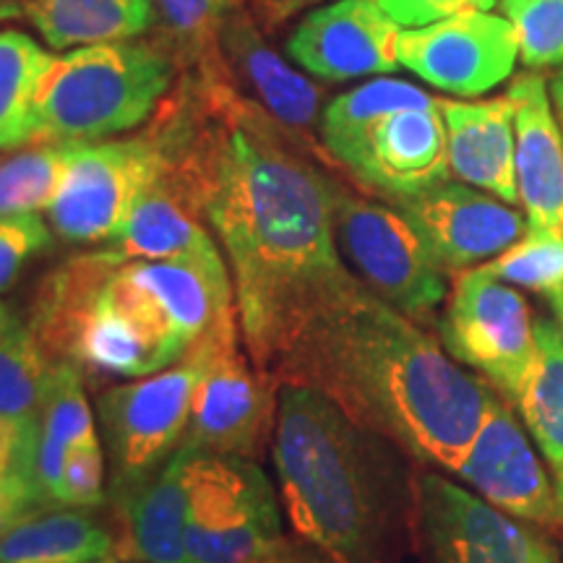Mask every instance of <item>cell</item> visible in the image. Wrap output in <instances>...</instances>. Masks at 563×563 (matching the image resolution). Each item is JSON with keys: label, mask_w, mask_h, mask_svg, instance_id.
Masks as SVG:
<instances>
[{"label": "cell", "mask_w": 563, "mask_h": 563, "mask_svg": "<svg viewBox=\"0 0 563 563\" xmlns=\"http://www.w3.org/2000/svg\"><path fill=\"white\" fill-rule=\"evenodd\" d=\"M55 361L42 350L30 323L13 319L0 340V415L37 418Z\"/></svg>", "instance_id": "obj_28"}, {"label": "cell", "mask_w": 563, "mask_h": 563, "mask_svg": "<svg viewBox=\"0 0 563 563\" xmlns=\"http://www.w3.org/2000/svg\"><path fill=\"white\" fill-rule=\"evenodd\" d=\"M287 519L327 563H405L418 553L412 456L321 391L279 386L272 439Z\"/></svg>", "instance_id": "obj_3"}, {"label": "cell", "mask_w": 563, "mask_h": 563, "mask_svg": "<svg viewBox=\"0 0 563 563\" xmlns=\"http://www.w3.org/2000/svg\"><path fill=\"white\" fill-rule=\"evenodd\" d=\"M272 376L279 386L321 391L415 462L449 475L467 454L496 394L365 285L327 308Z\"/></svg>", "instance_id": "obj_2"}, {"label": "cell", "mask_w": 563, "mask_h": 563, "mask_svg": "<svg viewBox=\"0 0 563 563\" xmlns=\"http://www.w3.org/2000/svg\"><path fill=\"white\" fill-rule=\"evenodd\" d=\"M274 561L277 563H327L323 559H319L311 548H306L302 543H290V540H287V545L282 548Z\"/></svg>", "instance_id": "obj_38"}, {"label": "cell", "mask_w": 563, "mask_h": 563, "mask_svg": "<svg viewBox=\"0 0 563 563\" xmlns=\"http://www.w3.org/2000/svg\"><path fill=\"white\" fill-rule=\"evenodd\" d=\"M222 66L274 121L292 131H311L319 121L323 91L266 45L253 19L238 5L220 32Z\"/></svg>", "instance_id": "obj_19"}, {"label": "cell", "mask_w": 563, "mask_h": 563, "mask_svg": "<svg viewBox=\"0 0 563 563\" xmlns=\"http://www.w3.org/2000/svg\"><path fill=\"white\" fill-rule=\"evenodd\" d=\"M13 19H26L24 0H0V24Z\"/></svg>", "instance_id": "obj_40"}, {"label": "cell", "mask_w": 563, "mask_h": 563, "mask_svg": "<svg viewBox=\"0 0 563 563\" xmlns=\"http://www.w3.org/2000/svg\"><path fill=\"white\" fill-rule=\"evenodd\" d=\"M517 133V188L527 230L563 238V136L548 84L534 70L514 76L506 89Z\"/></svg>", "instance_id": "obj_18"}, {"label": "cell", "mask_w": 563, "mask_h": 563, "mask_svg": "<svg viewBox=\"0 0 563 563\" xmlns=\"http://www.w3.org/2000/svg\"><path fill=\"white\" fill-rule=\"evenodd\" d=\"M394 207L402 211L443 272L493 262L527 232V217L511 203L462 183L446 180L394 201Z\"/></svg>", "instance_id": "obj_15"}, {"label": "cell", "mask_w": 563, "mask_h": 563, "mask_svg": "<svg viewBox=\"0 0 563 563\" xmlns=\"http://www.w3.org/2000/svg\"><path fill=\"white\" fill-rule=\"evenodd\" d=\"M555 79H559V81H563V66L559 68V74H555Z\"/></svg>", "instance_id": "obj_46"}, {"label": "cell", "mask_w": 563, "mask_h": 563, "mask_svg": "<svg viewBox=\"0 0 563 563\" xmlns=\"http://www.w3.org/2000/svg\"><path fill=\"white\" fill-rule=\"evenodd\" d=\"M483 269L506 285L543 292L559 306L563 300V238L527 230L522 241L483 264Z\"/></svg>", "instance_id": "obj_30"}, {"label": "cell", "mask_w": 563, "mask_h": 563, "mask_svg": "<svg viewBox=\"0 0 563 563\" xmlns=\"http://www.w3.org/2000/svg\"><path fill=\"white\" fill-rule=\"evenodd\" d=\"M334 235L342 258L373 295L415 323H431L446 300V277L397 207L336 194Z\"/></svg>", "instance_id": "obj_10"}, {"label": "cell", "mask_w": 563, "mask_h": 563, "mask_svg": "<svg viewBox=\"0 0 563 563\" xmlns=\"http://www.w3.org/2000/svg\"><path fill=\"white\" fill-rule=\"evenodd\" d=\"M559 311H561V319H563V300L559 302Z\"/></svg>", "instance_id": "obj_47"}, {"label": "cell", "mask_w": 563, "mask_h": 563, "mask_svg": "<svg viewBox=\"0 0 563 563\" xmlns=\"http://www.w3.org/2000/svg\"><path fill=\"white\" fill-rule=\"evenodd\" d=\"M115 555V530L95 509L47 506L0 538V563H95Z\"/></svg>", "instance_id": "obj_22"}, {"label": "cell", "mask_w": 563, "mask_h": 563, "mask_svg": "<svg viewBox=\"0 0 563 563\" xmlns=\"http://www.w3.org/2000/svg\"><path fill=\"white\" fill-rule=\"evenodd\" d=\"M443 350L519 405L534 365V323L527 300L483 266L462 272L439 321Z\"/></svg>", "instance_id": "obj_11"}, {"label": "cell", "mask_w": 563, "mask_h": 563, "mask_svg": "<svg viewBox=\"0 0 563 563\" xmlns=\"http://www.w3.org/2000/svg\"><path fill=\"white\" fill-rule=\"evenodd\" d=\"M76 144L19 146L0 157V217L47 211L66 178Z\"/></svg>", "instance_id": "obj_27"}, {"label": "cell", "mask_w": 563, "mask_h": 563, "mask_svg": "<svg viewBox=\"0 0 563 563\" xmlns=\"http://www.w3.org/2000/svg\"><path fill=\"white\" fill-rule=\"evenodd\" d=\"M167 165L165 129L150 136L76 144L60 191L47 207V222L63 241L108 245Z\"/></svg>", "instance_id": "obj_9"}, {"label": "cell", "mask_w": 563, "mask_h": 563, "mask_svg": "<svg viewBox=\"0 0 563 563\" xmlns=\"http://www.w3.org/2000/svg\"><path fill=\"white\" fill-rule=\"evenodd\" d=\"M527 530H530V527H527ZM530 545H532V563H559V555H555L553 548L548 545L534 530H530Z\"/></svg>", "instance_id": "obj_39"}, {"label": "cell", "mask_w": 563, "mask_h": 563, "mask_svg": "<svg viewBox=\"0 0 563 563\" xmlns=\"http://www.w3.org/2000/svg\"><path fill=\"white\" fill-rule=\"evenodd\" d=\"M104 504H108V460H104L102 439L68 449L55 490V506L100 509Z\"/></svg>", "instance_id": "obj_32"}, {"label": "cell", "mask_w": 563, "mask_h": 563, "mask_svg": "<svg viewBox=\"0 0 563 563\" xmlns=\"http://www.w3.org/2000/svg\"><path fill=\"white\" fill-rule=\"evenodd\" d=\"M555 496H559V509H561V522H563V470L555 473Z\"/></svg>", "instance_id": "obj_43"}, {"label": "cell", "mask_w": 563, "mask_h": 563, "mask_svg": "<svg viewBox=\"0 0 563 563\" xmlns=\"http://www.w3.org/2000/svg\"><path fill=\"white\" fill-rule=\"evenodd\" d=\"M422 563H532L530 530L439 473L418 475Z\"/></svg>", "instance_id": "obj_14"}, {"label": "cell", "mask_w": 563, "mask_h": 563, "mask_svg": "<svg viewBox=\"0 0 563 563\" xmlns=\"http://www.w3.org/2000/svg\"><path fill=\"white\" fill-rule=\"evenodd\" d=\"M525 426L555 473L563 470V327L534 321V365L519 399Z\"/></svg>", "instance_id": "obj_26"}, {"label": "cell", "mask_w": 563, "mask_h": 563, "mask_svg": "<svg viewBox=\"0 0 563 563\" xmlns=\"http://www.w3.org/2000/svg\"><path fill=\"white\" fill-rule=\"evenodd\" d=\"M34 454H37V418L0 415V488L21 485L37 490Z\"/></svg>", "instance_id": "obj_34"}, {"label": "cell", "mask_w": 563, "mask_h": 563, "mask_svg": "<svg viewBox=\"0 0 563 563\" xmlns=\"http://www.w3.org/2000/svg\"><path fill=\"white\" fill-rule=\"evenodd\" d=\"M517 55L514 24L490 11L402 30L399 37V63L418 79L456 97H481L496 89L514 74Z\"/></svg>", "instance_id": "obj_13"}, {"label": "cell", "mask_w": 563, "mask_h": 563, "mask_svg": "<svg viewBox=\"0 0 563 563\" xmlns=\"http://www.w3.org/2000/svg\"><path fill=\"white\" fill-rule=\"evenodd\" d=\"M37 509H47V504L42 501L37 490L21 488V485L0 488V538H3L19 519L30 517V514Z\"/></svg>", "instance_id": "obj_36"}, {"label": "cell", "mask_w": 563, "mask_h": 563, "mask_svg": "<svg viewBox=\"0 0 563 563\" xmlns=\"http://www.w3.org/2000/svg\"><path fill=\"white\" fill-rule=\"evenodd\" d=\"M199 347L203 371L183 446L258 462L272 449L279 382L251 363L238 311L201 336Z\"/></svg>", "instance_id": "obj_8"}, {"label": "cell", "mask_w": 563, "mask_h": 563, "mask_svg": "<svg viewBox=\"0 0 563 563\" xmlns=\"http://www.w3.org/2000/svg\"><path fill=\"white\" fill-rule=\"evenodd\" d=\"M51 243L53 228L42 214L0 217V292L9 290L24 266Z\"/></svg>", "instance_id": "obj_33"}, {"label": "cell", "mask_w": 563, "mask_h": 563, "mask_svg": "<svg viewBox=\"0 0 563 563\" xmlns=\"http://www.w3.org/2000/svg\"><path fill=\"white\" fill-rule=\"evenodd\" d=\"M441 112L454 178L511 207L519 203L517 133L509 97L485 102L441 100Z\"/></svg>", "instance_id": "obj_20"}, {"label": "cell", "mask_w": 563, "mask_h": 563, "mask_svg": "<svg viewBox=\"0 0 563 563\" xmlns=\"http://www.w3.org/2000/svg\"><path fill=\"white\" fill-rule=\"evenodd\" d=\"M53 60L30 34L0 32V152L32 144L42 81Z\"/></svg>", "instance_id": "obj_25"}, {"label": "cell", "mask_w": 563, "mask_h": 563, "mask_svg": "<svg viewBox=\"0 0 563 563\" xmlns=\"http://www.w3.org/2000/svg\"><path fill=\"white\" fill-rule=\"evenodd\" d=\"M196 449L180 446L136 488L108 498L115 517V555L121 563H188L186 525Z\"/></svg>", "instance_id": "obj_17"}, {"label": "cell", "mask_w": 563, "mask_h": 563, "mask_svg": "<svg viewBox=\"0 0 563 563\" xmlns=\"http://www.w3.org/2000/svg\"><path fill=\"white\" fill-rule=\"evenodd\" d=\"M519 3H525V0H501V9L506 11V9H511V5H519Z\"/></svg>", "instance_id": "obj_44"}, {"label": "cell", "mask_w": 563, "mask_h": 563, "mask_svg": "<svg viewBox=\"0 0 563 563\" xmlns=\"http://www.w3.org/2000/svg\"><path fill=\"white\" fill-rule=\"evenodd\" d=\"M209 84L214 112L201 133L165 125L173 167L220 238L243 347L258 371L274 373L302 332L363 282L336 245L340 188L228 84Z\"/></svg>", "instance_id": "obj_1"}, {"label": "cell", "mask_w": 563, "mask_h": 563, "mask_svg": "<svg viewBox=\"0 0 563 563\" xmlns=\"http://www.w3.org/2000/svg\"><path fill=\"white\" fill-rule=\"evenodd\" d=\"M238 5L241 0H157L167 34L186 58L201 63L203 81H220L214 76L222 63L220 32Z\"/></svg>", "instance_id": "obj_29"}, {"label": "cell", "mask_w": 563, "mask_h": 563, "mask_svg": "<svg viewBox=\"0 0 563 563\" xmlns=\"http://www.w3.org/2000/svg\"><path fill=\"white\" fill-rule=\"evenodd\" d=\"M100 439L97 415L87 397V378L70 363H55L45 402L37 415V454H34V483L42 501L55 506L63 464L68 449Z\"/></svg>", "instance_id": "obj_23"}, {"label": "cell", "mask_w": 563, "mask_h": 563, "mask_svg": "<svg viewBox=\"0 0 563 563\" xmlns=\"http://www.w3.org/2000/svg\"><path fill=\"white\" fill-rule=\"evenodd\" d=\"M553 102H555V108H559L561 121H563V81H559V79L553 81Z\"/></svg>", "instance_id": "obj_42"}, {"label": "cell", "mask_w": 563, "mask_h": 563, "mask_svg": "<svg viewBox=\"0 0 563 563\" xmlns=\"http://www.w3.org/2000/svg\"><path fill=\"white\" fill-rule=\"evenodd\" d=\"M321 139L352 178L391 203L452 178L441 100L407 81L344 91L323 110Z\"/></svg>", "instance_id": "obj_4"}, {"label": "cell", "mask_w": 563, "mask_h": 563, "mask_svg": "<svg viewBox=\"0 0 563 563\" xmlns=\"http://www.w3.org/2000/svg\"><path fill=\"white\" fill-rule=\"evenodd\" d=\"M13 319H16V316H13L11 308L5 306L3 300H0V340H3V334L9 332V327L13 323Z\"/></svg>", "instance_id": "obj_41"}, {"label": "cell", "mask_w": 563, "mask_h": 563, "mask_svg": "<svg viewBox=\"0 0 563 563\" xmlns=\"http://www.w3.org/2000/svg\"><path fill=\"white\" fill-rule=\"evenodd\" d=\"M26 19L53 51L125 42L150 32L154 0H30Z\"/></svg>", "instance_id": "obj_24"}, {"label": "cell", "mask_w": 563, "mask_h": 563, "mask_svg": "<svg viewBox=\"0 0 563 563\" xmlns=\"http://www.w3.org/2000/svg\"><path fill=\"white\" fill-rule=\"evenodd\" d=\"M170 141V139H167ZM123 258H207L220 253L211 232L203 224L201 209L188 194L186 183L173 167L133 203L129 220L108 243Z\"/></svg>", "instance_id": "obj_21"}, {"label": "cell", "mask_w": 563, "mask_h": 563, "mask_svg": "<svg viewBox=\"0 0 563 563\" xmlns=\"http://www.w3.org/2000/svg\"><path fill=\"white\" fill-rule=\"evenodd\" d=\"M399 37L402 26L378 0H334L300 21L287 40V53L323 81H350L402 66Z\"/></svg>", "instance_id": "obj_16"}, {"label": "cell", "mask_w": 563, "mask_h": 563, "mask_svg": "<svg viewBox=\"0 0 563 563\" xmlns=\"http://www.w3.org/2000/svg\"><path fill=\"white\" fill-rule=\"evenodd\" d=\"M173 84V63L150 42H102L53 60L37 100V144H95L136 129Z\"/></svg>", "instance_id": "obj_5"}, {"label": "cell", "mask_w": 563, "mask_h": 563, "mask_svg": "<svg viewBox=\"0 0 563 563\" xmlns=\"http://www.w3.org/2000/svg\"><path fill=\"white\" fill-rule=\"evenodd\" d=\"M251 11L264 26H279L321 0H249Z\"/></svg>", "instance_id": "obj_37"}, {"label": "cell", "mask_w": 563, "mask_h": 563, "mask_svg": "<svg viewBox=\"0 0 563 563\" xmlns=\"http://www.w3.org/2000/svg\"><path fill=\"white\" fill-rule=\"evenodd\" d=\"M285 545L282 506L262 464L196 452L188 563H266Z\"/></svg>", "instance_id": "obj_7"}, {"label": "cell", "mask_w": 563, "mask_h": 563, "mask_svg": "<svg viewBox=\"0 0 563 563\" xmlns=\"http://www.w3.org/2000/svg\"><path fill=\"white\" fill-rule=\"evenodd\" d=\"M504 16L514 24L527 70L540 74L563 66V0H525Z\"/></svg>", "instance_id": "obj_31"}, {"label": "cell", "mask_w": 563, "mask_h": 563, "mask_svg": "<svg viewBox=\"0 0 563 563\" xmlns=\"http://www.w3.org/2000/svg\"><path fill=\"white\" fill-rule=\"evenodd\" d=\"M201 371L203 352L196 344L170 368L115 384L97 397V428L108 460V498L150 481L183 446Z\"/></svg>", "instance_id": "obj_6"}, {"label": "cell", "mask_w": 563, "mask_h": 563, "mask_svg": "<svg viewBox=\"0 0 563 563\" xmlns=\"http://www.w3.org/2000/svg\"><path fill=\"white\" fill-rule=\"evenodd\" d=\"M95 563H121V561H115V559H104V561H95Z\"/></svg>", "instance_id": "obj_45"}, {"label": "cell", "mask_w": 563, "mask_h": 563, "mask_svg": "<svg viewBox=\"0 0 563 563\" xmlns=\"http://www.w3.org/2000/svg\"><path fill=\"white\" fill-rule=\"evenodd\" d=\"M454 477L506 517L525 519L534 527L563 525L555 485L534 452L532 439L498 391L493 394L481 431Z\"/></svg>", "instance_id": "obj_12"}, {"label": "cell", "mask_w": 563, "mask_h": 563, "mask_svg": "<svg viewBox=\"0 0 563 563\" xmlns=\"http://www.w3.org/2000/svg\"><path fill=\"white\" fill-rule=\"evenodd\" d=\"M498 0H378V5L397 21L402 30H422L443 19L462 16L473 11L496 9Z\"/></svg>", "instance_id": "obj_35"}]
</instances>
